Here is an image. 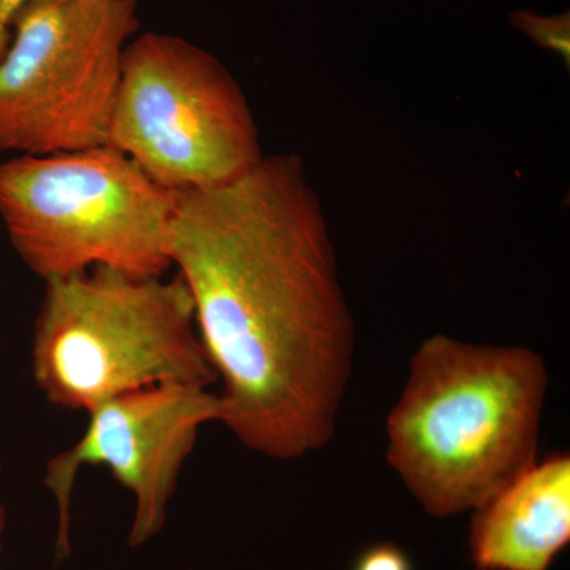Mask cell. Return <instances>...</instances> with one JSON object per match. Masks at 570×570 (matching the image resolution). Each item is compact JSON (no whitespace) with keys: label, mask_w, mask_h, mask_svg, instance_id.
Returning a JSON list of instances; mask_svg holds the SVG:
<instances>
[{"label":"cell","mask_w":570,"mask_h":570,"mask_svg":"<svg viewBox=\"0 0 570 570\" xmlns=\"http://www.w3.org/2000/svg\"><path fill=\"white\" fill-rule=\"evenodd\" d=\"M170 257L223 384L217 422L266 459L324 449L354 370L355 322L302 157L264 156L235 181L176 194Z\"/></svg>","instance_id":"cell-1"},{"label":"cell","mask_w":570,"mask_h":570,"mask_svg":"<svg viewBox=\"0 0 570 570\" xmlns=\"http://www.w3.org/2000/svg\"><path fill=\"white\" fill-rule=\"evenodd\" d=\"M549 384L531 348L428 337L387 415L390 468L428 515L474 512L538 463Z\"/></svg>","instance_id":"cell-2"},{"label":"cell","mask_w":570,"mask_h":570,"mask_svg":"<svg viewBox=\"0 0 570 570\" xmlns=\"http://www.w3.org/2000/svg\"><path fill=\"white\" fill-rule=\"evenodd\" d=\"M32 377L52 406L86 414L153 385L216 382L181 277L142 279L105 266L45 283Z\"/></svg>","instance_id":"cell-3"},{"label":"cell","mask_w":570,"mask_h":570,"mask_svg":"<svg viewBox=\"0 0 570 570\" xmlns=\"http://www.w3.org/2000/svg\"><path fill=\"white\" fill-rule=\"evenodd\" d=\"M175 209V193L107 145L0 164V219L45 283L97 266L164 277Z\"/></svg>","instance_id":"cell-4"},{"label":"cell","mask_w":570,"mask_h":570,"mask_svg":"<svg viewBox=\"0 0 570 570\" xmlns=\"http://www.w3.org/2000/svg\"><path fill=\"white\" fill-rule=\"evenodd\" d=\"M107 146L179 194L224 186L264 159L242 85L184 37L137 33L122 56Z\"/></svg>","instance_id":"cell-5"},{"label":"cell","mask_w":570,"mask_h":570,"mask_svg":"<svg viewBox=\"0 0 570 570\" xmlns=\"http://www.w3.org/2000/svg\"><path fill=\"white\" fill-rule=\"evenodd\" d=\"M137 0H33L0 58V151L18 156L107 145Z\"/></svg>","instance_id":"cell-6"},{"label":"cell","mask_w":570,"mask_h":570,"mask_svg":"<svg viewBox=\"0 0 570 570\" xmlns=\"http://www.w3.org/2000/svg\"><path fill=\"white\" fill-rule=\"evenodd\" d=\"M88 415L77 444L52 456L45 469L43 485L58 508V561L70 557L71 498L78 474L89 464L110 469L134 494L132 549L160 534L202 428L219 420V397L208 387L160 384L104 401Z\"/></svg>","instance_id":"cell-7"},{"label":"cell","mask_w":570,"mask_h":570,"mask_svg":"<svg viewBox=\"0 0 570 570\" xmlns=\"http://www.w3.org/2000/svg\"><path fill=\"white\" fill-rule=\"evenodd\" d=\"M570 542V459L550 455L474 510L475 570H550Z\"/></svg>","instance_id":"cell-8"},{"label":"cell","mask_w":570,"mask_h":570,"mask_svg":"<svg viewBox=\"0 0 570 570\" xmlns=\"http://www.w3.org/2000/svg\"><path fill=\"white\" fill-rule=\"evenodd\" d=\"M510 21L540 48L557 52L566 66H570L569 11L557 17H543L530 10H517L510 14Z\"/></svg>","instance_id":"cell-9"},{"label":"cell","mask_w":570,"mask_h":570,"mask_svg":"<svg viewBox=\"0 0 570 570\" xmlns=\"http://www.w3.org/2000/svg\"><path fill=\"white\" fill-rule=\"evenodd\" d=\"M354 570H414V566L401 547L392 542H381L360 553Z\"/></svg>","instance_id":"cell-10"},{"label":"cell","mask_w":570,"mask_h":570,"mask_svg":"<svg viewBox=\"0 0 570 570\" xmlns=\"http://www.w3.org/2000/svg\"><path fill=\"white\" fill-rule=\"evenodd\" d=\"M33 0H0V58L9 47L11 28L20 11Z\"/></svg>","instance_id":"cell-11"},{"label":"cell","mask_w":570,"mask_h":570,"mask_svg":"<svg viewBox=\"0 0 570 570\" xmlns=\"http://www.w3.org/2000/svg\"><path fill=\"white\" fill-rule=\"evenodd\" d=\"M0 472H2V461H0ZM3 530H6V509L0 504V551H2Z\"/></svg>","instance_id":"cell-12"}]
</instances>
